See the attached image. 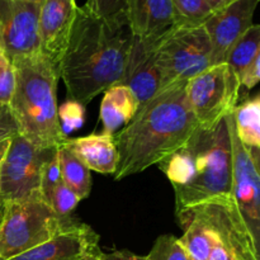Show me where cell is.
I'll use <instances>...</instances> for the list:
<instances>
[{"instance_id": "obj_1", "label": "cell", "mask_w": 260, "mask_h": 260, "mask_svg": "<svg viewBox=\"0 0 260 260\" xmlns=\"http://www.w3.org/2000/svg\"><path fill=\"white\" fill-rule=\"evenodd\" d=\"M131 43L126 18L107 20L78 7L58 66L69 99L86 106L94 96L121 84Z\"/></svg>"}, {"instance_id": "obj_2", "label": "cell", "mask_w": 260, "mask_h": 260, "mask_svg": "<svg viewBox=\"0 0 260 260\" xmlns=\"http://www.w3.org/2000/svg\"><path fill=\"white\" fill-rule=\"evenodd\" d=\"M185 84L175 83L159 90L139 107L134 118L114 137L118 154L114 179L157 165L192 136L198 122L188 103Z\"/></svg>"}, {"instance_id": "obj_3", "label": "cell", "mask_w": 260, "mask_h": 260, "mask_svg": "<svg viewBox=\"0 0 260 260\" xmlns=\"http://www.w3.org/2000/svg\"><path fill=\"white\" fill-rule=\"evenodd\" d=\"M157 165L174 189L177 213L215 198L231 197V146L226 118L211 128L198 126L180 149Z\"/></svg>"}, {"instance_id": "obj_4", "label": "cell", "mask_w": 260, "mask_h": 260, "mask_svg": "<svg viewBox=\"0 0 260 260\" xmlns=\"http://www.w3.org/2000/svg\"><path fill=\"white\" fill-rule=\"evenodd\" d=\"M15 88L9 108L18 134L38 147H58L68 137L62 134L57 113V70L41 53L12 60Z\"/></svg>"}, {"instance_id": "obj_5", "label": "cell", "mask_w": 260, "mask_h": 260, "mask_svg": "<svg viewBox=\"0 0 260 260\" xmlns=\"http://www.w3.org/2000/svg\"><path fill=\"white\" fill-rule=\"evenodd\" d=\"M75 223L58 217L40 193L0 207V259L20 255Z\"/></svg>"}, {"instance_id": "obj_6", "label": "cell", "mask_w": 260, "mask_h": 260, "mask_svg": "<svg viewBox=\"0 0 260 260\" xmlns=\"http://www.w3.org/2000/svg\"><path fill=\"white\" fill-rule=\"evenodd\" d=\"M187 210L192 211L207 230L211 243L208 260H259V243L233 198H215Z\"/></svg>"}, {"instance_id": "obj_7", "label": "cell", "mask_w": 260, "mask_h": 260, "mask_svg": "<svg viewBox=\"0 0 260 260\" xmlns=\"http://www.w3.org/2000/svg\"><path fill=\"white\" fill-rule=\"evenodd\" d=\"M161 89L185 83L212 66V48L203 25H179L154 43Z\"/></svg>"}, {"instance_id": "obj_8", "label": "cell", "mask_w": 260, "mask_h": 260, "mask_svg": "<svg viewBox=\"0 0 260 260\" xmlns=\"http://www.w3.org/2000/svg\"><path fill=\"white\" fill-rule=\"evenodd\" d=\"M241 86L226 62L213 65L185 84L188 103L198 126L211 128L233 113Z\"/></svg>"}, {"instance_id": "obj_9", "label": "cell", "mask_w": 260, "mask_h": 260, "mask_svg": "<svg viewBox=\"0 0 260 260\" xmlns=\"http://www.w3.org/2000/svg\"><path fill=\"white\" fill-rule=\"evenodd\" d=\"M56 151L57 147H38L22 135H14L0 168V201L24 200L40 193L43 167Z\"/></svg>"}, {"instance_id": "obj_10", "label": "cell", "mask_w": 260, "mask_h": 260, "mask_svg": "<svg viewBox=\"0 0 260 260\" xmlns=\"http://www.w3.org/2000/svg\"><path fill=\"white\" fill-rule=\"evenodd\" d=\"M231 146V198L238 206L251 235H260V150L245 146L239 139L233 117H226Z\"/></svg>"}, {"instance_id": "obj_11", "label": "cell", "mask_w": 260, "mask_h": 260, "mask_svg": "<svg viewBox=\"0 0 260 260\" xmlns=\"http://www.w3.org/2000/svg\"><path fill=\"white\" fill-rule=\"evenodd\" d=\"M40 2L0 0V47L10 60L40 53Z\"/></svg>"}, {"instance_id": "obj_12", "label": "cell", "mask_w": 260, "mask_h": 260, "mask_svg": "<svg viewBox=\"0 0 260 260\" xmlns=\"http://www.w3.org/2000/svg\"><path fill=\"white\" fill-rule=\"evenodd\" d=\"M259 0H235L212 13L203 23L212 48V66L225 62L231 46L253 25Z\"/></svg>"}, {"instance_id": "obj_13", "label": "cell", "mask_w": 260, "mask_h": 260, "mask_svg": "<svg viewBox=\"0 0 260 260\" xmlns=\"http://www.w3.org/2000/svg\"><path fill=\"white\" fill-rule=\"evenodd\" d=\"M101 253L98 234L89 225L75 222L51 240L7 260H89Z\"/></svg>"}, {"instance_id": "obj_14", "label": "cell", "mask_w": 260, "mask_h": 260, "mask_svg": "<svg viewBox=\"0 0 260 260\" xmlns=\"http://www.w3.org/2000/svg\"><path fill=\"white\" fill-rule=\"evenodd\" d=\"M76 9L75 0H43L41 3L40 53L52 63L57 73L75 20Z\"/></svg>"}, {"instance_id": "obj_15", "label": "cell", "mask_w": 260, "mask_h": 260, "mask_svg": "<svg viewBox=\"0 0 260 260\" xmlns=\"http://www.w3.org/2000/svg\"><path fill=\"white\" fill-rule=\"evenodd\" d=\"M126 19L132 36L147 43H155L180 25L172 0H128Z\"/></svg>"}, {"instance_id": "obj_16", "label": "cell", "mask_w": 260, "mask_h": 260, "mask_svg": "<svg viewBox=\"0 0 260 260\" xmlns=\"http://www.w3.org/2000/svg\"><path fill=\"white\" fill-rule=\"evenodd\" d=\"M121 84L129 88L140 106L161 90V79L155 62L154 43L142 42L132 36L131 48Z\"/></svg>"}, {"instance_id": "obj_17", "label": "cell", "mask_w": 260, "mask_h": 260, "mask_svg": "<svg viewBox=\"0 0 260 260\" xmlns=\"http://www.w3.org/2000/svg\"><path fill=\"white\" fill-rule=\"evenodd\" d=\"M74 155L79 157L88 169L99 174L114 175L118 162L114 136L111 135H89L76 139H66L63 142Z\"/></svg>"}, {"instance_id": "obj_18", "label": "cell", "mask_w": 260, "mask_h": 260, "mask_svg": "<svg viewBox=\"0 0 260 260\" xmlns=\"http://www.w3.org/2000/svg\"><path fill=\"white\" fill-rule=\"evenodd\" d=\"M139 106L135 94L123 84H117L107 89L101 104L102 134L113 136L119 127L134 118Z\"/></svg>"}, {"instance_id": "obj_19", "label": "cell", "mask_w": 260, "mask_h": 260, "mask_svg": "<svg viewBox=\"0 0 260 260\" xmlns=\"http://www.w3.org/2000/svg\"><path fill=\"white\" fill-rule=\"evenodd\" d=\"M57 160L62 182L80 200L88 198L91 192V173L88 167L63 144L57 147Z\"/></svg>"}, {"instance_id": "obj_20", "label": "cell", "mask_w": 260, "mask_h": 260, "mask_svg": "<svg viewBox=\"0 0 260 260\" xmlns=\"http://www.w3.org/2000/svg\"><path fill=\"white\" fill-rule=\"evenodd\" d=\"M239 139L245 146L260 150V98L246 99L231 113Z\"/></svg>"}, {"instance_id": "obj_21", "label": "cell", "mask_w": 260, "mask_h": 260, "mask_svg": "<svg viewBox=\"0 0 260 260\" xmlns=\"http://www.w3.org/2000/svg\"><path fill=\"white\" fill-rule=\"evenodd\" d=\"M260 56V27L253 24L229 50L225 62L233 69L236 78Z\"/></svg>"}, {"instance_id": "obj_22", "label": "cell", "mask_w": 260, "mask_h": 260, "mask_svg": "<svg viewBox=\"0 0 260 260\" xmlns=\"http://www.w3.org/2000/svg\"><path fill=\"white\" fill-rule=\"evenodd\" d=\"M180 25H202L213 10L207 0H172Z\"/></svg>"}, {"instance_id": "obj_23", "label": "cell", "mask_w": 260, "mask_h": 260, "mask_svg": "<svg viewBox=\"0 0 260 260\" xmlns=\"http://www.w3.org/2000/svg\"><path fill=\"white\" fill-rule=\"evenodd\" d=\"M80 198L68 187L63 182H60L47 198V203L52 208L53 212L62 220H73L71 213L80 202Z\"/></svg>"}, {"instance_id": "obj_24", "label": "cell", "mask_w": 260, "mask_h": 260, "mask_svg": "<svg viewBox=\"0 0 260 260\" xmlns=\"http://www.w3.org/2000/svg\"><path fill=\"white\" fill-rule=\"evenodd\" d=\"M147 260H192L187 253L183 250L178 238L174 235L159 236L152 245L150 253L146 255Z\"/></svg>"}, {"instance_id": "obj_25", "label": "cell", "mask_w": 260, "mask_h": 260, "mask_svg": "<svg viewBox=\"0 0 260 260\" xmlns=\"http://www.w3.org/2000/svg\"><path fill=\"white\" fill-rule=\"evenodd\" d=\"M128 0H86L83 8L99 18L117 20L126 18Z\"/></svg>"}, {"instance_id": "obj_26", "label": "cell", "mask_w": 260, "mask_h": 260, "mask_svg": "<svg viewBox=\"0 0 260 260\" xmlns=\"http://www.w3.org/2000/svg\"><path fill=\"white\" fill-rule=\"evenodd\" d=\"M57 113L61 129L65 136L83 126L84 116H85L83 104L69 99L57 109Z\"/></svg>"}, {"instance_id": "obj_27", "label": "cell", "mask_w": 260, "mask_h": 260, "mask_svg": "<svg viewBox=\"0 0 260 260\" xmlns=\"http://www.w3.org/2000/svg\"><path fill=\"white\" fill-rule=\"evenodd\" d=\"M15 88V73L12 60L0 48V107H8Z\"/></svg>"}, {"instance_id": "obj_28", "label": "cell", "mask_w": 260, "mask_h": 260, "mask_svg": "<svg viewBox=\"0 0 260 260\" xmlns=\"http://www.w3.org/2000/svg\"><path fill=\"white\" fill-rule=\"evenodd\" d=\"M60 182H62V179H61L60 165H58L57 160V151H56L55 156L43 167L42 175H41L40 193L46 202H47V198L48 196H50L51 190H52Z\"/></svg>"}, {"instance_id": "obj_29", "label": "cell", "mask_w": 260, "mask_h": 260, "mask_svg": "<svg viewBox=\"0 0 260 260\" xmlns=\"http://www.w3.org/2000/svg\"><path fill=\"white\" fill-rule=\"evenodd\" d=\"M18 134V124L13 117L9 106L0 107V141L12 139Z\"/></svg>"}, {"instance_id": "obj_30", "label": "cell", "mask_w": 260, "mask_h": 260, "mask_svg": "<svg viewBox=\"0 0 260 260\" xmlns=\"http://www.w3.org/2000/svg\"><path fill=\"white\" fill-rule=\"evenodd\" d=\"M260 80V56L255 58L245 70L239 76V83L241 89L245 88L246 90H251Z\"/></svg>"}, {"instance_id": "obj_31", "label": "cell", "mask_w": 260, "mask_h": 260, "mask_svg": "<svg viewBox=\"0 0 260 260\" xmlns=\"http://www.w3.org/2000/svg\"><path fill=\"white\" fill-rule=\"evenodd\" d=\"M96 260H147L146 255H137L128 250H116L112 253H103L102 251Z\"/></svg>"}, {"instance_id": "obj_32", "label": "cell", "mask_w": 260, "mask_h": 260, "mask_svg": "<svg viewBox=\"0 0 260 260\" xmlns=\"http://www.w3.org/2000/svg\"><path fill=\"white\" fill-rule=\"evenodd\" d=\"M208 4L211 5V8H212L213 12H216V10L221 9V8L226 7V5L231 4L233 2H235V0H207Z\"/></svg>"}, {"instance_id": "obj_33", "label": "cell", "mask_w": 260, "mask_h": 260, "mask_svg": "<svg viewBox=\"0 0 260 260\" xmlns=\"http://www.w3.org/2000/svg\"><path fill=\"white\" fill-rule=\"evenodd\" d=\"M9 144H10V139L2 140V141H0V168H2L3 160H4L5 154H7L8 147H9Z\"/></svg>"}, {"instance_id": "obj_34", "label": "cell", "mask_w": 260, "mask_h": 260, "mask_svg": "<svg viewBox=\"0 0 260 260\" xmlns=\"http://www.w3.org/2000/svg\"><path fill=\"white\" fill-rule=\"evenodd\" d=\"M30 2H40V3H42L43 0H30Z\"/></svg>"}, {"instance_id": "obj_35", "label": "cell", "mask_w": 260, "mask_h": 260, "mask_svg": "<svg viewBox=\"0 0 260 260\" xmlns=\"http://www.w3.org/2000/svg\"><path fill=\"white\" fill-rule=\"evenodd\" d=\"M0 207H2V201H0Z\"/></svg>"}, {"instance_id": "obj_36", "label": "cell", "mask_w": 260, "mask_h": 260, "mask_svg": "<svg viewBox=\"0 0 260 260\" xmlns=\"http://www.w3.org/2000/svg\"><path fill=\"white\" fill-rule=\"evenodd\" d=\"M89 260H96V258L95 259H89Z\"/></svg>"}, {"instance_id": "obj_37", "label": "cell", "mask_w": 260, "mask_h": 260, "mask_svg": "<svg viewBox=\"0 0 260 260\" xmlns=\"http://www.w3.org/2000/svg\"><path fill=\"white\" fill-rule=\"evenodd\" d=\"M0 260H2V259H0Z\"/></svg>"}, {"instance_id": "obj_38", "label": "cell", "mask_w": 260, "mask_h": 260, "mask_svg": "<svg viewBox=\"0 0 260 260\" xmlns=\"http://www.w3.org/2000/svg\"><path fill=\"white\" fill-rule=\"evenodd\" d=\"M0 48H2V47H0Z\"/></svg>"}]
</instances>
